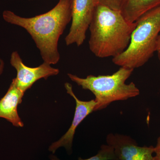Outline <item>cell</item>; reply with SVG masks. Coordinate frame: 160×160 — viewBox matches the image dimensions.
Instances as JSON below:
<instances>
[{
    "instance_id": "4fadbf2b",
    "label": "cell",
    "mask_w": 160,
    "mask_h": 160,
    "mask_svg": "<svg viewBox=\"0 0 160 160\" xmlns=\"http://www.w3.org/2000/svg\"><path fill=\"white\" fill-rule=\"evenodd\" d=\"M153 160H160V135L158 138L156 145L154 146Z\"/></svg>"
},
{
    "instance_id": "ba28073f",
    "label": "cell",
    "mask_w": 160,
    "mask_h": 160,
    "mask_svg": "<svg viewBox=\"0 0 160 160\" xmlns=\"http://www.w3.org/2000/svg\"><path fill=\"white\" fill-rule=\"evenodd\" d=\"M65 87L67 93L72 97L75 101V111L72 122L68 131L59 140L52 143L49 146V151L52 153H55L58 148L62 147L66 148L68 151H71L72 142L77 128L86 117L94 111L96 105L94 99L82 101L78 98L73 92L72 86L70 83H65Z\"/></svg>"
},
{
    "instance_id": "9c48e42d",
    "label": "cell",
    "mask_w": 160,
    "mask_h": 160,
    "mask_svg": "<svg viewBox=\"0 0 160 160\" xmlns=\"http://www.w3.org/2000/svg\"><path fill=\"white\" fill-rule=\"evenodd\" d=\"M24 94L13 79L6 94L0 99V118L5 119L16 127L24 126L18 113V107L22 103Z\"/></svg>"
},
{
    "instance_id": "7c38bea8",
    "label": "cell",
    "mask_w": 160,
    "mask_h": 160,
    "mask_svg": "<svg viewBox=\"0 0 160 160\" xmlns=\"http://www.w3.org/2000/svg\"><path fill=\"white\" fill-rule=\"evenodd\" d=\"M123 0H96L98 4L109 7L113 10L120 11Z\"/></svg>"
},
{
    "instance_id": "7a4b0ae2",
    "label": "cell",
    "mask_w": 160,
    "mask_h": 160,
    "mask_svg": "<svg viewBox=\"0 0 160 160\" xmlns=\"http://www.w3.org/2000/svg\"><path fill=\"white\" fill-rule=\"evenodd\" d=\"M136 23L128 22L121 11L98 4L89 27V49L97 57L114 58L128 48Z\"/></svg>"
},
{
    "instance_id": "5b68a950",
    "label": "cell",
    "mask_w": 160,
    "mask_h": 160,
    "mask_svg": "<svg viewBox=\"0 0 160 160\" xmlns=\"http://www.w3.org/2000/svg\"><path fill=\"white\" fill-rule=\"evenodd\" d=\"M97 4L96 0H72L71 26L65 38L67 46L82 45Z\"/></svg>"
},
{
    "instance_id": "8fae6325",
    "label": "cell",
    "mask_w": 160,
    "mask_h": 160,
    "mask_svg": "<svg viewBox=\"0 0 160 160\" xmlns=\"http://www.w3.org/2000/svg\"><path fill=\"white\" fill-rule=\"evenodd\" d=\"M50 159L52 160H60L54 156H51ZM79 160H116V158L113 148L108 144H104L101 146L95 155L86 159L79 158Z\"/></svg>"
},
{
    "instance_id": "3957f363",
    "label": "cell",
    "mask_w": 160,
    "mask_h": 160,
    "mask_svg": "<svg viewBox=\"0 0 160 160\" xmlns=\"http://www.w3.org/2000/svg\"><path fill=\"white\" fill-rule=\"evenodd\" d=\"M136 23L128 48L112 58V62L117 66L133 69L139 68L156 51L160 34V5L144 13Z\"/></svg>"
},
{
    "instance_id": "5bb4252c",
    "label": "cell",
    "mask_w": 160,
    "mask_h": 160,
    "mask_svg": "<svg viewBox=\"0 0 160 160\" xmlns=\"http://www.w3.org/2000/svg\"><path fill=\"white\" fill-rule=\"evenodd\" d=\"M157 52L158 58H160V34L158 38L156 45V51Z\"/></svg>"
},
{
    "instance_id": "9a60e30c",
    "label": "cell",
    "mask_w": 160,
    "mask_h": 160,
    "mask_svg": "<svg viewBox=\"0 0 160 160\" xmlns=\"http://www.w3.org/2000/svg\"><path fill=\"white\" fill-rule=\"evenodd\" d=\"M4 68V62L2 59L0 58V75L2 74Z\"/></svg>"
},
{
    "instance_id": "277c9868",
    "label": "cell",
    "mask_w": 160,
    "mask_h": 160,
    "mask_svg": "<svg viewBox=\"0 0 160 160\" xmlns=\"http://www.w3.org/2000/svg\"><path fill=\"white\" fill-rule=\"evenodd\" d=\"M134 69L121 67L111 75H89L86 78L68 73L70 79L83 89L91 91L94 95L96 105L94 111L107 108L113 102L125 101L140 94V90L133 82L126 84Z\"/></svg>"
},
{
    "instance_id": "8992f818",
    "label": "cell",
    "mask_w": 160,
    "mask_h": 160,
    "mask_svg": "<svg viewBox=\"0 0 160 160\" xmlns=\"http://www.w3.org/2000/svg\"><path fill=\"white\" fill-rule=\"evenodd\" d=\"M10 62L17 71L16 78L13 79L18 88L24 93L38 80L47 79L49 77L57 75L60 72L58 69L52 68L51 65L45 62L36 67L26 66L17 51L12 53Z\"/></svg>"
},
{
    "instance_id": "30bf717a",
    "label": "cell",
    "mask_w": 160,
    "mask_h": 160,
    "mask_svg": "<svg viewBox=\"0 0 160 160\" xmlns=\"http://www.w3.org/2000/svg\"><path fill=\"white\" fill-rule=\"evenodd\" d=\"M160 5V0H123L121 13L127 21L135 22L140 17Z\"/></svg>"
},
{
    "instance_id": "52a82bcc",
    "label": "cell",
    "mask_w": 160,
    "mask_h": 160,
    "mask_svg": "<svg viewBox=\"0 0 160 160\" xmlns=\"http://www.w3.org/2000/svg\"><path fill=\"white\" fill-rule=\"evenodd\" d=\"M106 142L113 148L116 160H153L154 146H139L129 136L110 133Z\"/></svg>"
},
{
    "instance_id": "2e32d148",
    "label": "cell",
    "mask_w": 160,
    "mask_h": 160,
    "mask_svg": "<svg viewBox=\"0 0 160 160\" xmlns=\"http://www.w3.org/2000/svg\"><path fill=\"white\" fill-rule=\"evenodd\" d=\"M159 58V61H160V58Z\"/></svg>"
},
{
    "instance_id": "6da1fadb",
    "label": "cell",
    "mask_w": 160,
    "mask_h": 160,
    "mask_svg": "<svg viewBox=\"0 0 160 160\" xmlns=\"http://www.w3.org/2000/svg\"><path fill=\"white\" fill-rule=\"evenodd\" d=\"M72 0H59L49 11L32 18H23L10 10L3 12L7 22L26 29L34 41L44 62L57 64L60 55L58 43L72 20Z\"/></svg>"
}]
</instances>
